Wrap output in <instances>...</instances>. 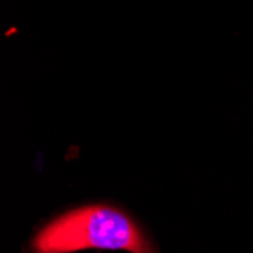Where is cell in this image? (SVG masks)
I'll use <instances>...</instances> for the list:
<instances>
[{"mask_svg": "<svg viewBox=\"0 0 253 253\" xmlns=\"http://www.w3.org/2000/svg\"><path fill=\"white\" fill-rule=\"evenodd\" d=\"M89 249L158 253L132 217L105 203L85 205L55 217L31 243L32 253H75Z\"/></svg>", "mask_w": 253, "mask_h": 253, "instance_id": "6da1fadb", "label": "cell"}]
</instances>
